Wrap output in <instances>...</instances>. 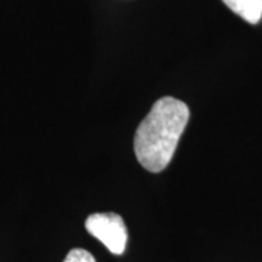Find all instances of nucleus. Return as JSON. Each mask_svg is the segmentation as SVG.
<instances>
[{
	"instance_id": "nucleus-3",
	"label": "nucleus",
	"mask_w": 262,
	"mask_h": 262,
	"mask_svg": "<svg viewBox=\"0 0 262 262\" xmlns=\"http://www.w3.org/2000/svg\"><path fill=\"white\" fill-rule=\"evenodd\" d=\"M226 6L248 24H258L262 18V0H223Z\"/></svg>"
},
{
	"instance_id": "nucleus-1",
	"label": "nucleus",
	"mask_w": 262,
	"mask_h": 262,
	"mask_svg": "<svg viewBox=\"0 0 262 262\" xmlns=\"http://www.w3.org/2000/svg\"><path fill=\"white\" fill-rule=\"evenodd\" d=\"M188 120V105L177 98L165 96L155 102L134 136V153L143 168L153 173L166 169Z\"/></svg>"
},
{
	"instance_id": "nucleus-2",
	"label": "nucleus",
	"mask_w": 262,
	"mask_h": 262,
	"mask_svg": "<svg viewBox=\"0 0 262 262\" xmlns=\"http://www.w3.org/2000/svg\"><path fill=\"white\" fill-rule=\"evenodd\" d=\"M89 234L96 237L114 255H121L125 251L128 233L122 217L117 213H95L86 219L84 223Z\"/></svg>"
},
{
	"instance_id": "nucleus-4",
	"label": "nucleus",
	"mask_w": 262,
	"mask_h": 262,
	"mask_svg": "<svg viewBox=\"0 0 262 262\" xmlns=\"http://www.w3.org/2000/svg\"><path fill=\"white\" fill-rule=\"evenodd\" d=\"M63 262H96V259L91 252L80 249V248H75L67 253V256Z\"/></svg>"
}]
</instances>
